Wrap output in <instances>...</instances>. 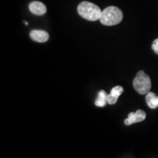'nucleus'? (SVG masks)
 Returning <instances> with one entry per match:
<instances>
[{"mask_svg":"<svg viewBox=\"0 0 158 158\" xmlns=\"http://www.w3.org/2000/svg\"><path fill=\"white\" fill-rule=\"evenodd\" d=\"M124 89L121 86H116L112 89L110 94H108V103L110 105L116 104V102H117L118 97L121 95Z\"/></svg>","mask_w":158,"mask_h":158,"instance_id":"7","label":"nucleus"},{"mask_svg":"<svg viewBox=\"0 0 158 158\" xmlns=\"http://www.w3.org/2000/svg\"><path fill=\"white\" fill-rule=\"evenodd\" d=\"M123 19V13L115 6H109L102 11L100 21L105 26H114L119 23Z\"/></svg>","mask_w":158,"mask_h":158,"instance_id":"2","label":"nucleus"},{"mask_svg":"<svg viewBox=\"0 0 158 158\" xmlns=\"http://www.w3.org/2000/svg\"><path fill=\"white\" fill-rule=\"evenodd\" d=\"M146 102L150 108L155 109L158 107V96L152 92H148L146 96Z\"/></svg>","mask_w":158,"mask_h":158,"instance_id":"8","label":"nucleus"},{"mask_svg":"<svg viewBox=\"0 0 158 158\" xmlns=\"http://www.w3.org/2000/svg\"><path fill=\"white\" fill-rule=\"evenodd\" d=\"M133 87L141 94H147L152 87L151 79L143 70L138 71L133 82Z\"/></svg>","mask_w":158,"mask_h":158,"instance_id":"3","label":"nucleus"},{"mask_svg":"<svg viewBox=\"0 0 158 158\" xmlns=\"http://www.w3.org/2000/svg\"><path fill=\"white\" fill-rule=\"evenodd\" d=\"M152 48L155 51V54L158 55V38L153 41L152 45Z\"/></svg>","mask_w":158,"mask_h":158,"instance_id":"10","label":"nucleus"},{"mask_svg":"<svg viewBox=\"0 0 158 158\" xmlns=\"http://www.w3.org/2000/svg\"><path fill=\"white\" fill-rule=\"evenodd\" d=\"M24 23H25V24H26V25H28V22H27V21H25Z\"/></svg>","mask_w":158,"mask_h":158,"instance_id":"11","label":"nucleus"},{"mask_svg":"<svg viewBox=\"0 0 158 158\" xmlns=\"http://www.w3.org/2000/svg\"><path fill=\"white\" fill-rule=\"evenodd\" d=\"M108 94L104 90H101L98 92V98L95 101V106L98 107H103L108 102Z\"/></svg>","mask_w":158,"mask_h":158,"instance_id":"9","label":"nucleus"},{"mask_svg":"<svg viewBox=\"0 0 158 158\" xmlns=\"http://www.w3.org/2000/svg\"><path fill=\"white\" fill-rule=\"evenodd\" d=\"M146 116H147L146 113L142 110L139 109L136 112H131L128 115L127 118L124 120V124L129 126L130 124L143 122L146 118Z\"/></svg>","mask_w":158,"mask_h":158,"instance_id":"4","label":"nucleus"},{"mask_svg":"<svg viewBox=\"0 0 158 158\" xmlns=\"http://www.w3.org/2000/svg\"><path fill=\"white\" fill-rule=\"evenodd\" d=\"M29 35H30L31 39L32 40L38 43H45L49 38V35L48 32L43 30H37V29L31 31Z\"/></svg>","mask_w":158,"mask_h":158,"instance_id":"6","label":"nucleus"},{"mask_svg":"<svg viewBox=\"0 0 158 158\" xmlns=\"http://www.w3.org/2000/svg\"><path fill=\"white\" fill-rule=\"evenodd\" d=\"M29 10L31 13L36 15H43L46 13V6L40 2L35 1L29 4Z\"/></svg>","mask_w":158,"mask_h":158,"instance_id":"5","label":"nucleus"},{"mask_svg":"<svg viewBox=\"0 0 158 158\" xmlns=\"http://www.w3.org/2000/svg\"><path fill=\"white\" fill-rule=\"evenodd\" d=\"M78 13L84 19L90 21L100 20L102 10L98 5L89 2H81L78 6Z\"/></svg>","mask_w":158,"mask_h":158,"instance_id":"1","label":"nucleus"}]
</instances>
